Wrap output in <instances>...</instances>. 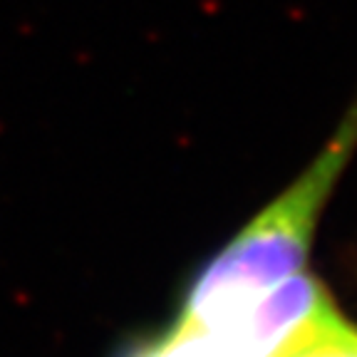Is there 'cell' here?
<instances>
[{"label":"cell","instance_id":"cell-1","mask_svg":"<svg viewBox=\"0 0 357 357\" xmlns=\"http://www.w3.org/2000/svg\"><path fill=\"white\" fill-rule=\"evenodd\" d=\"M357 149V97L315 162L199 273L178 325L211 330L301 273L325 201Z\"/></svg>","mask_w":357,"mask_h":357}]
</instances>
